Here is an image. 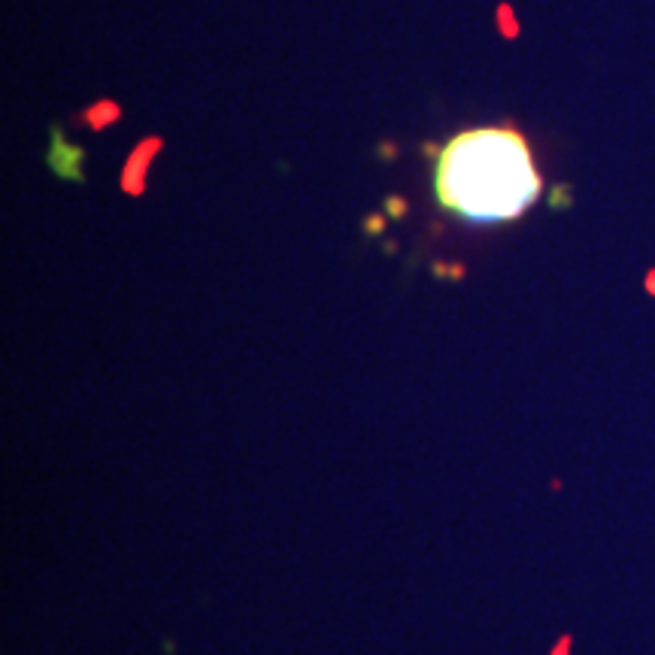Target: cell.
I'll list each match as a JSON object with an SVG mask.
<instances>
[{
  "label": "cell",
  "instance_id": "1",
  "mask_svg": "<svg viewBox=\"0 0 655 655\" xmlns=\"http://www.w3.org/2000/svg\"><path fill=\"white\" fill-rule=\"evenodd\" d=\"M543 179L516 127H474L437 155L434 195L446 213L476 225L513 222L540 197Z\"/></svg>",
  "mask_w": 655,
  "mask_h": 655
}]
</instances>
